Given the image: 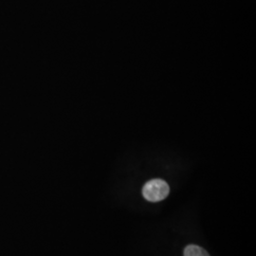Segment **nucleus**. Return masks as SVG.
Returning a JSON list of instances; mask_svg holds the SVG:
<instances>
[{"label":"nucleus","mask_w":256,"mask_h":256,"mask_svg":"<svg viewBox=\"0 0 256 256\" xmlns=\"http://www.w3.org/2000/svg\"><path fill=\"white\" fill-rule=\"evenodd\" d=\"M170 192L169 185L162 180H152L144 186L142 196L150 202L164 200Z\"/></svg>","instance_id":"nucleus-1"},{"label":"nucleus","mask_w":256,"mask_h":256,"mask_svg":"<svg viewBox=\"0 0 256 256\" xmlns=\"http://www.w3.org/2000/svg\"><path fill=\"white\" fill-rule=\"evenodd\" d=\"M184 256H210L202 247L196 245H189L184 248Z\"/></svg>","instance_id":"nucleus-2"}]
</instances>
